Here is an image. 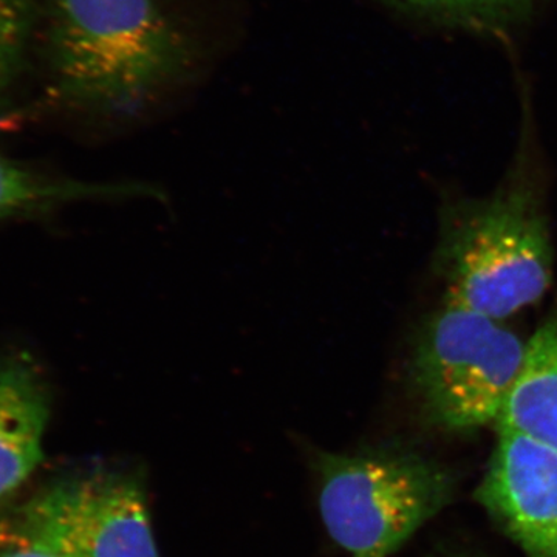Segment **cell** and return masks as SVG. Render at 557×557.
Wrapping results in <instances>:
<instances>
[{"label":"cell","mask_w":557,"mask_h":557,"mask_svg":"<svg viewBox=\"0 0 557 557\" xmlns=\"http://www.w3.org/2000/svg\"><path fill=\"white\" fill-rule=\"evenodd\" d=\"M496 429L519 432L557 453V311L528 339L525 364Z\"/></svg>","instance_id":"cell-9"},{"label":"cell","mask_w":557,"mask_h":557,"mask_svg":"<svg viewBox=\"0 0 557 557\" xmlns=\"http://www.w3.org/2000/svg\"><path fill=\"white\" fill-rule=\"evenodd\" d=\"M386 9L434 25L504 35L527 24L544 0H375Z\"/></svg>","instance_id":"cell-10"},{"label":"cell","mask_w":557,"mask_h":557,"mask_svg":"<svg viewBox=\"0 0 557 557\" xmlns=\"http://www.w3.org/2000/svg\"><path fill=\"white\" fill-rule=\"evenodd\" d=\"M51 395L27 351L0 355V502L16 494L44 460Z\"/></svg>","instance_id":"cell-7"},{"label":"cell","mask_w":557,"mask_h":557,"mask_svg":"<svg viewBox=\"0 0 557 557\" xmlns=\"http://www.w3.org/2000/svg\"><path fill=\"white\" fill-rule=\"evenodd\" d=\"M496 448L474 498L527 557H557V453L496 429Z\"/></svg>","instance_id":"cell-6"},{"label":"cell","mask_w":557,"mask_h":557,"mask_svg":"<svg viewBox=\"0 0 557 557\" xmlns=\"http://www.w3.org/2000/svg\"><path fill=\"white\" fill-rule=\"evenodd\" d=\"M313 458L322 523L350 557H391L454 497L448 469L416 450H319Z\"/></svg>","instance_id":"cell-3"},{"label":"cell","mask_w":557,"mask_h":557,"mask_svg":"<svg viewBox=\"0 0 557 557\" xmlns=\"http://www.w3.org/2000/svg\"><path fill=\"white\" fill-rule=\"evenodd\" d=\"M527 351L528 341L507 321L445 298L410 343V392L429 423L442 431L496 426Z\"/></svg>","instance_id":"cell-4"},{"label":"cell","mask_w":557,"mask_h":557,"mask_svg":"<svg viewBox=\"0 0 557 557\" xmlns=\"http://www.w3.org/2000/svg\"><path fill=\"white\" fill-rule=\"evenodd\" d=\"M163 199L157 186L141 182L90 183L47 174L0 156V222L44 214L81 200Z\"/></svg>","instance_id":"cell-8"},{"label":"cell","mask_w":557,"mask_h":557,"mask_svg":"<svg viewBox=\"0 0 557 557\" xmlns=\"http://www.w3.org/2000/svg\"><path fill=\"white\" fill-rule=\"evenodd\" d=\"M14 515L69 557H160L134 474L97 471L61 480Z\"/></svg>","instance_id":"cell-5"},{"label":"cell","mask_w":557,"mask_h":557,"mask_svg":"<svg viewBox=\"0 0 557 557\" xmlns=\"http://www.w3.org/2000/svg\"><path fill=\"white\" fill-rule=\"evenodd\" d=\"M47 0H0V115L9 110L38 49Z\"/></svg>","instance_id":"cell-11"},{"label":"cell","mask_w":557,"mask_h":557,"mask_svg":"<svg viewBox=\"0 0 557 557\" xmlns=\"http://www.w3.org/2000/svg\"><path fill=\"white\" fill-rule=\"evenodd\" d=\"M0 557H69L16 515L0 523Z\"/></svg>","instance_id":"cell-12"},{"label":"cell","mask_w":557,"mask_h":557,"mask_svg":"<svg viewBox=\"0 0 557 557\" xmlns=\"http://www.w3.org/2000/svg\"><path fill=\"white\" fill-rule=\"evenodd\" d=\"M434 273L446 299L498 321L536 306L555 265L547 215L536 189L512 180L486 197L442 211Z\"/></svg>","instance_id":"cell-2"},{"label":"cell","mask_w":557,"mask_h":557,"mask_svg":"<svg viewBox=\"0 0 557 557\" xmlns=\"http://www.w3.org/2000/svg\"><path fill=\"white\" fill-rule=\"evenodd\" d=\"M39 47L50 100L110 131L196 83L209 50L175 0H47Z\"/></svg>","instance_id":"cell-1"}]
</instances>
